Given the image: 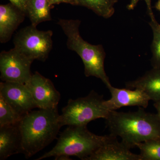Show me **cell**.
Wrapping results in <instances>:
<instances>
[{
	"label": "cell",
	"instance_id": "12",
	"mask_svg": "<svg viewBox=\"0 0 160 160\" xmlns=\"http://www.w3.org/2000/svg\"><path fill=\"white\" fill-rule=\"evenodd\" d=\"M26 15L11 3L0 5V42H7Z\"/></svg>",
	"mask_w": 160,
	"mask_h": 160
},
{
	"label": "cell",
	"instance_id": "15",
	"mask_svg": "<svg viewBox=\"0 0 160 160\" xmlns=\"http://www.w3.org/2000/svg\"><path fill=\"white\" fill-rule=\"evenodd\" d=\"M51 6L48 0H28L26 14L31 25L37 27L40 23L51 21Z\"/></svg>",
	"mask_w": 160,
	"mask_h": 160
},
{
	"label": "cell",
	"instance_id": "4",
	"mask_svg": "<svg viewBox=\"0 0 160 160\" xmlns=\"http://www.w3.org/2000/svg\"><path fill=\"white\" fill-rule=\"evenodd\" d=\"M58 23L67 36V48L77 52L82 59L85 76L100 79L106 87L111 85L104 68L106 54L102 46L91 45L83 39L79 30V20L61 19Z\"/></svg>",
	"mask_w": 160,
	"mask_h": 160
},
{
	"label": "cell",
	"instance_id": "14",
	"mask_svg": "<svg viewBox=\"0 0 160 160\" xmlns=\"http://www.w3.org/2000/svg\"><path fill=\"white\" fill-rule=\"evenodd\" d=\"M126 86L128 89H142L150 100L160 102V68H152L142 76L126 82Z\"/></svg>",
	"mask_w": 160,
	"mask_h": 160
},
{
	"label": "cell",
	"instance_id": "2",
	"mask_svg": "<svg viewBox=\"0 0 160 160\" xmlns=\"http://www.w3.org/2000/svg\"><path fill=\"white\" fill-rule=\"evenodd\" d=\"M38 109L24 115L19 124L22 136V153L27 159L51 143L62 127L58 107Z\"/></svg>",
	"mask_w": 160,
	"mask_h": 160
},
{
	"label": "cell",
	"instance_id": "7",
	"mask_svg": "<svg viewBox=\"0 0 160 160\" xmlns=\"http://www.w3.org/2000/svg\"><path fill=\"white\" fill-rule=\"evenodd\" d=\"M31 59L16 48L0 53V72L3 82H14L26 84L32 73Z\"/></svg>",
	"mask_w": 160,
	"mask_h": 160
},
{
	"label": "cell",
	"instance_id": "19",
	"mask_svg": "<svg viewBox=\"0 0 160 160\" xmlns=\"http://www.w3.org/2000/svg\"><path fill=\"white\" fill-rule=\"evenodd\" d=\"M142 160H160V140H149L136 145Z\"/></svg>",
	"mask_w": 160,
	"mask_h": 160
},
{
	"label": "cell",
	"instance_id": "21",
	"mask_svg": "<svg viewBox=\"0 0 160 160\" xmlns=\"http://www.w3.org/2000/svg\"><path fill=\"white\" fill-rule=\"evenodd\" d=\"M28 1V0H9L10 3L25 12L26 14Z\"/></svg>",
	"mask_w": 160,
	"mask_h": 160
},
{
	"label": "cell",
	"instance_id": "5",
	"mask_svg": "<svg viewBox=\"0 0 160 160\" xmlns=\"http://www.w3.org/2000/svg\"><path fill=\"white\" fill-rule=\"evenodd\" d=\"M103 96L94 91L90 92L87 96L75 100H69L67 106L62 109L60 115L61 126H87L93 120L106 119L109 111L104 105Z\"/></svg>",
	"mask_w": 160,
	"mask_h": 160
},
{
	"label": "cell",
	"instance_id": "9",
	"mask_svg": "<svg viewBox=\"0 0 160 160\" xmlns=\"http://www.w3.org/2000/svg\"><path fill=\"white\" fill-rule=\"evenodd\" d=\"M26 85L31 92L38 109L58 107L61 95L51 80L36 72Z\"/></svg>",
	"mask_w": 160,
	"mask_h": 160
},
{
	"label": "cell",
	"instance_id": "3",
	"mask_svg": "<svg viewBox=\"0 0 160 160\" xmlns=\"http://www.w3.org/2000/svg\"><path fill=\"white\" fill-rule=\"evenodd\" d=\"M109 137L110 134L97 135L89 131L87 126H69L60 135L52 149L36 160L52 157L56 160H69V157L75 156L87 160Z\"/></svg>",
	"mask_w": 160,
	"mask_h": 160
},
{
	"label": "cell",
	"instance_id": "13",
	"mask_svg": "<svg viewBox=\"0 0 160 160\" xmlns=\"http://www.w3.org/2000/svg\"><path fill=\"white\" fill-rule=\"evenodd\" d=\"M19 124L0 127V160H6L13 155L22 153V136Z\"/></svg>",
	"mask_w": 160,
	"mask_h": 160
},
{
	"label": "cell",
	"instance_id": "10",
	"mask_svg": "<svg viewBox=\"0 0 160 160\" xmlns=\"http://www.w3.org/2000/svg\"><path fill=\"white\" fill-rule=\"evenodd\" d=\"M111 94L109 100L104 101V105L109 111L116 110L125 106H137L147 108L150 101L147 94L139 89H118L111 85L107 86Z\"/></svg>",
	"mask_w": 160,
	"mask_h": 160
},
{
	"label": "cell",
	"instance_id": "11",
	"mask_svg": "<svg viewBox=\"0 0 160 160\" xmlns=\"http://www.w3.org/2000/svg\"><path fill=\"white\" fill-rule=\"evenodd\" d=\"M130 149L110 133L109 139L87 160H142L140 154L132 153Z\"/></svg>",
	"mask_w": 160,
	"mask_h": 160
},
{
	"label": "cell",
	"instance_id": "20",
	"mask_svg": "<svg viewBox=\"0 0 160 160\" xmlns=\"http://www.w3.org/2000/svg\"><path fill=\"white\" fill-rule=\"evenodd\" d=\"M141 0H130V3L127 6V9L129 10H133L137 5L138 2ZM146 2L147 7V12L150 18L154 17L152 7V0H144Z\"/></svg>",
	"mask_w": 160,
	"mask_h": 160
},
{
	"label": "cell",
	"instance_id": "23",
	"mask_svg": "<svg viewBox=\"0 0 160 160\" xmlns=\"http://www.w3.org/2000/svg\"><path fill=\"white\" fill-rule=\"evenodd\" d=\"M155 108L157 111L158 114L160 118V102H156L153 104Z\"/></svg>",
	"mask_w": 160,
	"mask_h": 160
},
{
	"label": "cell",
	"instance_id": "8",
	"mask_svg": "<svg viewBox=\"0 0 160 160\" xmlns=\"http://www.w3.org/2000/svg\"><path fill=\"white\" fill-rule=\"evenodd\" d=\"M0 96L22 117L38 108L26 84L2 82L0 83Z\"/></svg>",
	"mask_w": 160,
	"mask_h": 160
},
{
	"label": "cell",
	"instance_id": "22",
	"mask_svg": "<svg viewBox=\"0 0 160 160\" xmlns=\"http://www.w3.org/2000/svg\"><path fill=\"white\" fill-rule=\"evenodd\" d=\"M51 6L55 5H59L61 3H67L70 5L76 6L74 0H48Z\"/></svg>",
	"mask_w": 160,
	"mask_h": 160
},
{
	"label": "cell",
	"instance_id": "6",
	"mask_svg": "<svg viewBox=\"0 0 160 160\" xmlns=\"http://www.w3.org/2000/svg\"><path fill=\"white\" fill-rule=\"evenodd\" d=\"M52 35L51 30H39L31 24L17 32L14 48L31 59L45 62L52 49Z\"/></svg>",
	"mask_w": 160,
	"mask_h": 160
},
{
	"label": "cell",
	"instance_id": "1",
	"mask_svg": "<svg viewBox=\"0 0 160 160\" xmlns=\"http://www.w3.org/2000/svg\"><path fill=\"white\" fill-rule=\"evenodd\" d=\"M139 107L136 111H109L106 124L111 134L119 137L130 149L138 143L149 140H160V118L158 113Z\"/></svg>",
	"mask_w": 160,
	"mask_h": 160
},
{
	"label": "cell",
	"instance_id": "17",
	"mask_svg": "<svg viewBox=\"0 0 160 160\" xmlns=\"http://www.w3.org/2000/svg\"><path fill=\"white\" fill-rule=\"evenodd\" d=\"M22 117L0 96V127L19 124Z\"/></svg>",
	"mask_w": 160,
	"mask_h": 160
},
{
	"label": "cell",
	"instance_id": "18",
	"mask_svg": "<svg viewBox=\"0 0 160 160\" xmlns=\"http://www.w3.org/2000/svg\"><path fill=\"white\" fill-rule=\"evenodd\" d=\"M153 32V38L151 45L152 57L151 60L152 66L153 68H160V25L155 18H151L149 23Z\"/></svg>",
	"mask_w": 160,
	"mask_h": 160
},
{
	"label": "cell",
	"instance_id": "24",
	"mask_svg": "<svg viewBox=\"0 0 160 160\" xmlns=\"http://www.w3.org/2000/svg\"><path fill=\"white\" fill-rule=\"evenodd\" d=\"M155 7L156 9H157L160 12V0L158 1Z\"/></svg>",
	"mask_w": 160,
	"mask_h": 160
},
{
	"label": "cell",
	"instance_id": "16",
	"mask_svg": "<svg viewBox=\"0 0 160 160\" xmlns=\"http://www.w3.org/2000/svg\"><path fill=\"white\" fill-rule=\"evenodd\" d=\"M76 6H84L104 18H111L115 12L118 0H74Z\"/></svg>",
	"mask_w": 160,
	"mask_h": 160
}]
</instances>
